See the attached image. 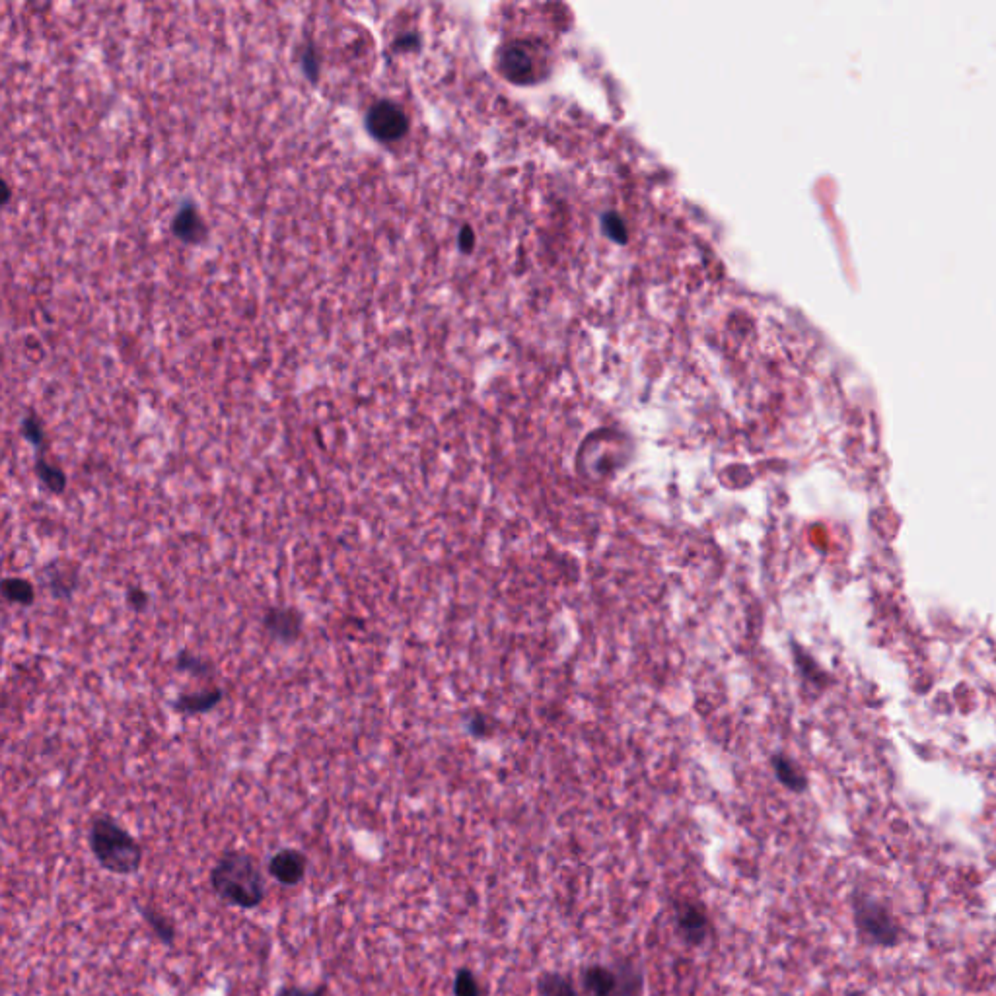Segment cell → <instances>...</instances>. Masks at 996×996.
<instances>
[{"mask_svg":"<svg viewBox=\"0 0 996 996\" xmlns=\"http://www.w3.org/2000/svg\"><path fill=\"white\" fill-rule=\"evenodd\" d=\"M211 886L226 903L253 909L265 899V880L253 860L244 851H226L211 872Z\"/></svg>","mask_w":996,"mask_h":996,"instance_id":"6da1fadb","label":"cell"},{"mask_svg":"<svg viewBox=\"0 0 996 996\" xmlns=\"http://www.w3.org/2000/svg\"><path fill=\"white\" fill-rule=\"evenodd\" d=\"M88 841L94 858L107 872L119 876H131L139 872L143 864V847L115 819L109 816L92 819Z\"/></svg>","mask_w":996,"mask_h":996,"instance_id":"7a4b0ae2","label":"cell"},{"mask_svg":"<svg viewBox=\"0 0 996 996\" xmlns=\"http://www.w3.org/2000/svg\"><path fill=\"white\" fill-rule=\"evenodd\" d=\"M853 913L856 930L868 944L893 948L901 942V926L886 903L868 893L854 891Z\"/></svg>","mask_w":996,"mask_h":996,"instance_id":"3957f363","label":"cell"},{"mask_svg":"<svg viewBox=\"0 0 996 996\" xmlns=\"http://www.w3.org/2000/svg\"><path fill=\"white\" fill-rule=\"evenodd\" d=\"M582 987L586 996H641L642 975L629 963L621 965L619 971L588 965L582 969Z\"/></svg>","mask_w":996,"mask_h":996,"instance_id":"277c9868","label":"cell"},{"mask_svg":"<svg viewBox=\"0 0 996 996\" xmlns=\"http://www.w3.org/2000/svg\"><path fill=\"white\" fill-rule=\"evenodd\" d=\"M674 919H676L677 936L691 948H699L709 938V915L703 905L693 899L679 897L674 903Z\"/></svg>","mask_w":996,"mask_h":996,"instance_id":"5b68a950","label":"cell"},{"mask_svg":"<svg viewBox=\"0 0 996 996\" xmlns=\"http://www.w3.org/2000/svg\"><path fill=\"white\" fill-rule=\"evenodd\" d=\"M366 127L378 141H399L407 133L409 119L397 104L382 100L368 109Z\"/></svg>","mask_w":996,"mask_h":996,"instance_id":"8992f818","label":"cell"},{"mask_svg":"<svg viewBox=\"0 0 996 996\" xmlns=\"http://www.w3.org/2000/svg\"><path fill=\"white\" fill-rule=\"evenodd\" d=\"M263 631L275 642L294 644L304 633V615L286 605H273L263 613Z\"/></svg>","mask_w":996,"mask_h":996,"instance_id":"52a82bcc","label":"cell"},{"mask_svg":"<svg viewBox=\"0 0 996 996\" xmlns=\"http://www.w3.org/2000/svg\"><path fill=\"white\" fill-rule=\"evenodd\" d=\"M308 870V858L302 851L283 849L269 860L271 876L283 886H298Z\"/></svg>","mask_w":996,"mask_h":996,"instance_id":"ba28073f","label":"cell"},{"mask_svg":"<svg viewBox=\"0 0 996 996\" xmlns=\"http://www.w3.org/2000/svg\"><path fill=\"white\" fill-rule=\"evenodd\" d=\"M224 699V691L220 687H211L197 693H181L172 701V709L179 714L199 716L213 712Z\"/></svg>","mask_w":996,"mask_h":996,"instance_id":"9c48e42d","label":"cell"},{"mask_svg":"<svg viewBox=\"0 0 996 996\" xmlns=\"http://www.w3.org/2000/svg\"><path fill=\"white\" fill-rule=\"evenodd\" d=\"M45 576L51 588V594L59 600L71 598L78 586V572L72 567H65L61 563H53L45 569Z\"/></svg>","mask_w":996,"mask_h":996,"instance_id":"30bf717a","label":"cell"},{"mask_svg":"<svg viewBox=\"0 0 996 996\" xmlns=\"http://www.w3.org/2000/svg\"><path fill=\"white\" fill-rule=\"evenodd\" d=\"M34 471H36L37 481L43 485V489H47L51 495H63L67 491V473L53 465L51 462H47L41 454H37L36 462H34Z\"/></svg>","mask_w":996,"mask_h":996,"instance_id":"8fae6325","label":"cell"},{"mask_svg":"<svg viewBox=\"0 0 996 996\" xmlns=\"http://www.w3.org/2000/svg\"><path fill=\"white\" fill-rule=\"evenodd\" d=\"M174 232L183 242H199L205 234V224L199 213L191 205H187L174 220Z\"/></svg>","mask_w":996,"mask_h":996,"instance_id":"7c38bea8","label":"cell"},{"mask_svg":"<svg viewBox=\"0 0 996 996\" xmlns=\"http://www.w3.org/2000/svg\"><path fill=\"white\" fill-rule=\"evenodd\" d=\"M2 596L8 604L34 605L36 602V588L30 580L20 578V576H8L2 580Z\"/></svg>","mask_w":996,"mask_h":996,"instance_id":"4fadbf2b","label":"cell"},{"mask_svg":"<svg viewBox=\"0 0 996 996\" xmlns=\"http://www.w3.org/2000/svg\"><path fill=\"white\" fill-rule=\"evenodd\" d=\"M773 767H775V773H777V779L792 792H804L806 786H808V781L804 777V773L794 765V761H790L788 757L784 755H775L773 757Z\"/></svg>","mask_w":996,"mask_h":996,"instance_id":"5bb4252c","label":"cell"},{"mask_svg":"<svg viewBox=\"0 0 996 996\" xmlns=\"http://www.w3.org/2000/svg\"><path fill=\"white\" fill-rule=\"evenodd\" d=\"M537 991L541 996H578L572 981L561 973H543L537 979Z\"/></svg>","mask_w":996,"mask_h":996,"instance_id":"9a60e30c","label":"cell"},{"mask_svg":"<svg viewBox=\"0 0 996 996\" xmlns=\"http://www.w3.org/2000/svg\"><path fill=\"white\" fill-rule=\"evenodd\" d=\"M141 913H143L146 923L152 926V930L156 932V936H158L164 944L172 946V944H174V940H176V928H174V923H172L168 917H164L160 911L152 909V907H141Z\"/></svg>","mask_w":996,"mask_h":996,"instance_id":"2e32d148","label":"cell"},{"mask_svg":"<svg viewBox=\"0 0 996 996\" xmlns=\"http://www.w3.org/2000/svg\"><path fill=\"white\" fill-rule=\"evenodd\" d=\"M176 668L179 672L183 674H189L193 677H211L214 674V668L211 666V662L203 660L201 656L189 652V650H181L176 658Z\"/></svg>","mask_w":996,"mask_h":996,"instance_id":"e0dca14e","label":"cell"},{"mask_svg":"<svg viewBox=\"0 0 996 996\" xmlns=\"http://www.w3.org/2000/svg\"><path fill=\"white\" fill-rule=\"evenodd\" d=\"M454 996H483V989L471 969H458L454 977Z\"/></svg>","mask_w":996,"mask_h":996,"instance_id":"ac0fdd59","label":"cell"},{"mask_svg":"<svg viewBox=\"0 0 996 996\" xmlns=\"http://www.w3.org/2000/svg\"><path fill=\"white\" fill-rule=\"evenodd\" d=\"M22 434H24V438H26L32 446H36L37 450H39V448H43V442H45V432H43V427H41V423H39V419H37L36 415H28V417L24 419V423H22Z\"/></svg>","mask_w":996,"mask_h":996,"instance_id":"d6986e66","label":"cell"},{"mask_svg":"<svg viewBox=\"0 0 996 996\" xmlns=\"http://www.w3.org/2000/svg\"><path fill=\"white\" fill-rule=\"evenodd\" d=\"M125 600H127V605L133 611L143 613V611L148 609V605H150V594L144 588H141V586H131V588H127Z\"/></svg>","mask_w":996,"mask_h":996,"instance_id":"ffe728a7","label":"cell"},{"mask_svg":"<svg viewBox=\"0 0 996 996\" xmlns=\"http://www.w3.org/2000/svg\"><path fill=\"white\" fill-rule=\"evenodd\" d=\"M277 996H325V987L318 989H302V987H285Z\"/></svg>","mask_w":996,"mask_h":996,"instance_id":"44dd1931","label":"cell"}]
</instances>
